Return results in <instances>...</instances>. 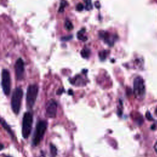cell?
<instances>
[{"mask_svg": "<svg viewBox=\"0 0 157 157\" xmlns=\"http://www.w3.org/2000/svg\"><path fill=\"white\" fill-rule=\"evenodd\" d=\"M23 97V90L21 88H16L12 93L11 98V107L13 113L18 114L21 107Z\"/></svg>", "mask_w": 157, "mask_h": 157, "instance_id": "6da1fadb", "label": "cell"}, {"mask_svg": "<svg viewBox=\"0 0 157 157\" xmlns=\"http://www.w3.org/2000/svg\"><path fill=\"white\" fill-rule=\"evenodd\" d=\"M47 126V123L45 121H39L36 125V131L34 133V137L33 139V144L34 146H38L41 141L45 133Z\"/></svg>", "mask_w": 157, "mask_h": 157, "instance_id": "7a4b0ae2", "label": "cell"}, {"mask_svg": "<svg viewBox=\"0 0 157 157\" xmlns=\"http://www.w3.org/2000/svg\"><path fill=\"white\" fill-rule=\"evenodd\" d=\"M133 92L135 97L138 99H141L144 97L146 87L144 79L141 76L136 77L134 80Z\"/></svg>", "mask_w": 157, "mask_h": 157, "instance_id": "3957f363", "label": "cell"}, {"mask_svg": "<svg viewBox=\"0 0 157 157\" xmlns=\"http://www.w3.org/2000/svg\"><path fill=\"white\" fill-rule=\"evenodd\" d=\"M33 124V115L30 112L24 114L22 122V135L25 139L28 138L31 133Z\"/></svg>", "mask_w": 157, "mask_h": 157, "instance_id": "277c9868", "label": "cell"}, {"mask_svg": "<svg viewBox=\"0 0 157 157\" xmlns=\"http://www.w3.org/2000/svg\"><path fill=\"white\" fill-rule=\"evenodd\" d=\"M38 94V87L37 85H30L28 87L26 93L27 107L31 109L35 105Z\"/></svg>", "mask_w": 157, "mask_h": 157, "instance_id": "5b68a950", "label": "cell"}, {"mask_svg": "<svg viewBox=\"0 0 157 157\" xmlns=\"http://www.w3.org/2000/svg\"><path fill=\"white\" fill-rule=\"evenodd\" d=\"M11 76L8 70H3L1 76V85L4 93L8 96L11 92Z\"/></svg>", "mask_w": 157, "mask_h": 157, "instance_id": "8992f818", "label": "cell"}, {"mask_svg": "<svg viewBox=\"0 0 157 157\" xmlns=\"http://www.w3.org/2000/svg\"><path fill=\"white\" fill-rule=\"evenodd\" d=\"M16 76L17 80H20L23 79L24 76V62L22 58H18L15 64Z\"/></svg>", "mask_w": 157, "mask_h": 157, "instance_id": "52a82bcc", "label": "cell"}, {"mask_svg": "<svg viewBox=\"0 0 157 157\" xmlns=\"http://www.w3.org/2000/svg\"><path fill=\"white\" fill-rule=\"evenodd\" d=\"M57 111V103L55 100H50L46 106V115L49 118L55 117Z\"/></svg>", "mask_w": 157, "mask_h": 157, "instance_id": "ba28073f", "label": "cell"}, {"mask_svg": "<svg viewBox=\"0 0 157 157\" xmlns=\"http://www.w3.org/2000/svg\"><path fill=\"white\" fill-rule=\"evenodd\" d=\"M102 37L104 39L105 43H106L107 44H109L110 46H112L114 45V38H111V36H109V34L106 32H103V35H102Z\"/></svg>", "mask_w": 157, "mask_h": 157, "instance_id": "9c48e42d", "label": "cell"}, {"mask_svg": "<svg viewBox=\"0 0 157 157\" xmlns=\"http://www.w3.org/2000/svg\"><path fill=\"white\" fill-rule=\"evenodd\" d=\"M85 29H82L80 31L78 32L77 33V38L79 40H86L87 38L84 36V33H85Z\"/></svg>", "mask_w": 157, "mask_h": 157, "instance_id": "30bf717a", "label": "cell"}, {"mask_svg": "<svg viewBox=\"0 0 157 157\" xmlns=\"http://www.w3.org/2000/svg\"><path fill=\"white\" fill-rule=\"evenodd\" d=\"M90 53V51L88 49H84L81 51V55L84 58H87L89 57Z\"/></svg>", "mask_w": 157, "mask_h": 157, "instance_id": "8fae6325", "label": "cell"}, {"mask_svg": "<svg viewBox=\"0 0 157 157\" xmlns=\"http://www.w3.org/2000/svg\"><path fill=\"white\" fill-rule=\"evenodd\" d=\"M85 3V8L87 11H90L93 8V6L92 3V0H84Z\"/></svg>", "mask_w": 157, "mask_h": 157, "instance_id": "7c38bea8", "label": "cell"}, {"mask_svg": "<svg viewBox=\"0 0 157 157\" xmlns=\"http://www.w3.org/2000/svg\"><path fill=\"white\" fill-rule=\"evenodd\" d=\"M1 124H2L3 126V128H4L5 129H6V130L8 131V133H9L11 136H13V133H12V131H11V129L10 127L8 126V125L6 124V121H4L3 119H1Z\"/></svg>", "mask_w": 157, "mask_h": 157, "instance_id": "4fadbf2b", "label": "cell"}, {"mask_svg": "<svg viewBox=\"0 0 157 157\" xmlns=\"http://www.w3.org/2000/svg\"><path fill=\"white\" fill-rule=\"evenodd\" d=\"M50 153H51L52 157H55L57 153V150L56 147L53 146V144H50Z\"/></svg>", "mask_w": 157, "mask_h": 157, "instance_id": "5bb4252c", "label": "cell"}, {"mask_svg": "<svg viewBox=\"0 0 157 157\" xmlns=\"http://www.w3.org/2000/svg\"><path fill=\"white\" fill-rule=\"evenodd\" d=\"M67 5V2L66 1H65V0H62V1H61V3H60V7L59 8L58 12H63L64 11L65 7Z\"/></svg>", "mask_w": 157, "mask_h": 157, "instance_id": "9a60e30c", "label": "cell"}, {"mask_svg": "<svg viewBox=\"0 0 157 157\" xmlns=\"http://www.w3.org/2000/svg\"><path fill=\"white\" fill-rule=\"evenodd\" d=\"M65 28L68 31L72 30L74 28L72 23L70 21V20H66L65 23Z\"/></svg>", "mask_w": 157, "mask_h": 157, "instance_id": "2e32d148", "label": "cell"}, {"mask_svg": "<svg viewBox=\"0 0 157 157\" xmlns=\"http://www.w3.org/2000/svg\"><path fill=\"white\" fill-rule=\"evenodd\" d=\"M107 56V52L106 50L102 51L101 52L99 53V58L101 60H104L106 58Z\"/></svg>", "mask_w": 157, "mask_h": 157, "instance_id": "e0dca14e", "label": "cell"}, {"mask_svg": "<svg viewBox=\"0 0 157 157\" xmlns=\"http://www.w3.org/2000/svg\"><path fill=\"white\" fill-rule=\"evenodd\" d=\"M85 8L84 6L82 4V3H79L76 6V10L78 11H81L84 9V8Z\"/></svg>", "mask_w": 157, "mask_h": 157, "instance_id": "ac0fdd59", "label": "cell"}, {"mask_svg": "<svg viewBox=\"0 0 157 157\" xmlns=\"http://www.w3.org/2000/svg\"><path fill=\"white\" fill-rule=\"evenodd\" d=\"M146 118H147L148 120H152V117L151 113L148 112H147L146 113Z\"/></svg>", "mask_w": 157, "mask_h": 157, "instance_id": "d6986e66", "label": "cell"}, {"mask_svg": "<svg viewBox=\"0 0 157 157\" xmlns=\"http://www.w3.org/2000/svg\"><path fill=\"white\" fill-rule=\"evenodd\" d=\"M154 150L155 152L157 153V142L155 143V145H154Z\"/></svg>", "mask_w": 157, "mask_h": 157, "instance_id": "ffe728a7", "label": "cell"}, {"mask_svg": "<svg viewBox=\"0 0 157 157\" xmlns=\"http://www.w3.org/2000/svg\"><path fill=\"white\" fill-rule=\"evenodd\" d=\"M6 157H11V156H6Z\"/></svg>", "mask_w": 157, "mask_h": 157, "instance_id": "44dd1931", "label": "cell"}, {"mask_svg": "<svg viewBox=\"0 0 157 157\" xmlns=\"http://www.w3.org/2000/svg\"><path fill=\"white\" fill-rule=\"evenodd\" d=\"M40 157H44V155H42V156H40Z\"/></svg>", "mask_w": 157, "mask_h": 157, "instance_id": "7402d4cb", "label": "cell"}, {"mask_svg": "<svg viewBox=\"0 0 157 157\" xmlns=\"http://www.w3.org/2000/svg\"><path fill=\"white\" fill-rule=\"evenodd\" d=\"M156 113L157 114V109H156Z\"/></svg>", "mask_w": 157, "mask_h": 157, "instance_id": "603a6c76", "label": "cell"}]
</instances>
